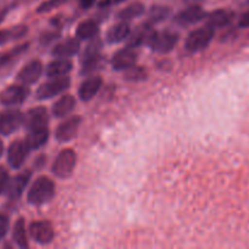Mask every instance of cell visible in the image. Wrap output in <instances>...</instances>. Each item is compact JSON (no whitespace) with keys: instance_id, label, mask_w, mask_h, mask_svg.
Masks as SVG:
<instances>
[{"instance_id":"obj_1","label":"cell","mask_w":249,"mask_h":249,"mask_svg":"<svg viewBox=\"0 0 249 249\" xmlns=\"http://www.w3.org/2000/svg\"><path fill=\"white\" fill-rule=\"evenodd\" d=\"M55 196V182L48 177H40L33 182L27 195V201L33 206H41Z\"/></svg>"},{"instance_id":"obj_2","label":"cell","mask_w":249,"mask_h":249,"mask_svg":"<svg viewBox=\"0 0 249 249\" xmlns=\"http://www.w3.org/2000/svg\"><path fill=\"white\" fill-rule=\"evenodd\" d=\"M178 41H179V36L174 32L153 31L146 40V44L155 53H167L175 48Z\"/></svg>"},{"instance_id":"obj_3","label":"cell","mask_w":249,"mask_h":249,"mask_svg":"<svg viewBox=\"0 0 249 249\" xmlns=\"http://www.w3.org/2000/svg\"><path fill=\"white\" fill-rule=\"evenodd\" d=\"M214 31L215 29L207 26V24L204 27H201V28H197L195 31H192L187 36L186 40H185V48H186V50L189 53H198V51H202L203 49H206L211 44V41L213 40Z\"/></svg>"},{"instance_id":"obj_4","label":"cell","mask_w":249,"mask_h":249,"mask_svg":"<svg viewBox=\"0 0 249 249\" xmlns=\"http://www.w3.org/2000/svg\"><path fill=\"white\" fill-rule=\"evenodd\" d=\"M75 163H77V156H75L74 151L72 148L62 150L56 157L53 168H51L53 174L60 179H66L73 173Z\"/></svg>"},{"instance_id":"obj_5","label":"cell","mask_w":249,"mask_h":249,"mask_svg":"<svg viewBox=\"0 0 249 249\" xmlns=\"http://www.w3.org/2000/svg\"><path fill=\"white\" fill-rule=\"evenodd\" d=\"M71 87V79L68 77H58L51 78L49 82L43 83L40 87L36 89V97L38 100H48L56 95L61 94L65 90H67Z\"/></svg>"},{"instance_id":"obj_6","label":"cell","mask_w":249,"mask_h":249,"mask_svg":"<svg viewBox=\"0 0 249 249\" xmlns=\"http://www.w3.org/2000/svg\"><path fill=\"white\" fill-rule=\"evenodd\" d=\"M24 116L18 109H7L0 112V134L10 135L23 124Z\"/></svg>"},{"instance_id":"obj_7","label":"cell","mask_w":249,"mask_h":249,"mask_svg":"<svg viewBox=\"0 0 249 249\" xmlns=\"http://www.w3.org/2000/svg\"><path fill=\"white\" fill-rule=\"evenodd\" d=\"M29 235L39 245H48L53 240V228L49 221H34L29 225Z\"/></svg>"},{"instance_id":"obj_8","label":"cell","mask_w":249,"mask_h":249,"mask_svg":"<svg viewBox=\"0 0 249 249\" xmlns=\"http://www.w3.org/2000/svg\"><path fill=\"white\" fill-rule=\"evenodd\" d=\"M29 90L23 85H11L0 92V104L4 106L21 105L27 99Z\"/></svg>"},{"instance_id":"obj_9","label":"cell","mask_w":249,"mask_h":249,"mask_svg":"<svg viewBox=\"0 0 249 249\" xmlns=\"http://www.w3.org/2000/svg\"><path fill=\"white\" fill-rule=\"evenodd\" d=\"M80 123H82V118L79 116H73L66 119L56 128L55 138L60 142H68V141L73 140L77 136Z\"/></svg>"},{"instance_id":"obj_10","label":"cell","mask_w":249,"mask_h":249,"mask_svg":"<svg viewBox=\"0 0 249 249\" xmlns=\"http://www.w3.org/2000/svg\"><path fill=\"white\" fill-rule=\"evenodd\" d=\"M29 151L31 150L27 146L26 141L15 140L7 150V162H9L10 167L14 168V169L21 168L26 160L27 156H28Z\"/></svg>"},{"instance_id":"obj_11","label":"cell","mask_w":249,"mask_h":249,"mask_svg":"<svg viewBox=\"0 0 249 249\" xmlns=\"http://www.w3.org/2000/svg\"><path fill=\"white\" fill-rule=\"evenodd\" d=\"M24 126L27 130H34V129L48 128L49 116L45 107H34L26 113L23 119Z\"/></svg>"},{"instance_id":"obj_12","label":"cell","mask_w":249,"mask_h":249,"mask_svg":"<svg viewBox=\"0 0 249 249\" xmlns=\"http://www.w3.org/2000/svg\"><path fill=\"white\" fill-rule=\"evenodd\" d=\"M207 12L202 9L198 5H192V6L186 7L182 11H180L177 16L174 17L175 23L180 24V26L187 27L190 24L198 23L202 19L207 18Z\"/></svg>"},{"instance_id":"obj_13","label":"cell","mask_w":249,"mask_h":249,"mask_svg":"<svg viewBox=\"0 0 249 249\" xmlns=\"http://www.w3.org/2000/svg\"><path fill=\"white\" fill-rule=\"evenodd\" d=\"M136 61H138V53L135 51V49L126 46V48L122 49L118 53H114L111 63L113 70L125 71L135 66Z\"/></svg>"},{"instance_id":"obj_14","label":"cell","mask_w":249,"mask_h":249,"mask_svg":"<svg viewBox=\"0 0 249 249\" xmlns=\"http://www.w3.org/2000/svg\"><path fill=\"white\" fill-rule=\"evenodd\" d=\"M41 72H43V65L40 61L33 60L27 63L23 68L17 74V80L22 84H33L40 78Z\"/></svg>"},{"instance_id":"obj_15","label":"cell","mask_w":249,"mask_h":249,"mask_svg":"<svg viewBox=\"0 0 249 249\" xmlns=\"http://www.w3.org/2000/svg\"><path fill=\"white\" fill-rule=\"evenodd\" d=\"M102 83H104V80L100 75H92V77L87 78L80 84L79 90H78V95H79L80 100L87 102L94 99L97 92L100 91V89H101Z\"/></svg>"},{"instance_id":"obj_16","label":"cell","mask_w":249,"mask_h":249,"mask_svg":"<svg viewBox=\"0 0 249 249\" xmlns=\"http://www.w3.org/2000/svg\"><path fill=\"white\" fill-rule=\"evenodd\" d=\"M80 43L75 38H68L61 43L56 44L55 48L53 49V55L58 58H67L77 55L79 51Z\"/></svg>"},{"instance_id":"obj_17","label":"cell","mask_w":249,"mask_h":249,"mask_svg":"<svg viewBox=\"0 0 249 249\" xmlns=\"http://www.w3.org/2000/svg\"><path fill=\"white\" fill-rule=\"evenodd\" d=\"M29 179H31V173L26 172L22 173V174L16 175L11 181H9L7 185L6 194L9 196V198L11 199H17L21 197V195L23 194L24 189L28 185Z\"/></svg>"},{"instance_id":"obj_18","label":"cell","mask_w":249,"mask_h":249,"mask_svg":"<svg viewBox=\"0 0 249 249\" xmlns=\"http://www.w3.org/2000/svg\"><path fill=\"white\" fill-rule=\"evenodd\" d=\"M235 14L230 10H215L207 15V26L214 29L223 28L232 22Z\"/></svg>"},{"instance_id":"obj_19","label":"cell","mask_w":249,"mask_h":249,"mask_svg":"<svg viewBox=\"0 0 249 249\" xmlns=\"http://www.w3.org/2000/svg\"><path fill=\"white\" fill-rule=\"evenodd\" d=\"M130 26L126 21H122L119 23L113 24L111 28L108 29L106 34L107 43L109 44H117L121 43V41L125 40L126 38H129L130 36Z\"/></svg>"},{"instance_id":"obj_20","label":"cell","mask_w":249,"mask_h":249,"mask_svg":"<svg viewBox=\"0 0 249 249\" xmlns=\"http://www.w3.org/2000/svg\"><path fill=\"white\" fill-rule=\"evenodd\" d=\"M72 62L70 60H67V58H57V60L49 63L48 68H46V75L49 78L65 77L66 74H68L72 71Z\"/></svg>"},{"instance_id":"obj_21","label":"cell","mask_w":249,"mask_h":249,"mask_svg":"<svg viewBox=\"0 0 249 249\" xmlns=\"http://www.w3.org/2000/svg\"><path fill=\"white\" fill-rule=\"evenodd\" d=\"M75 107V99L72 95H63L53 104V114L57 118H62L70 114Z\"/></svg>"},{"instance_id":"obj_22","label":"cell","mask_w":249,"mask_h":249,"mask_svg":"<svg viewBox=\"0 0 249 249\" xmlns=\"http://www.w3.org/2000/svg\"><path fill=\"white\" fill-rule=\"evenodd\" d=\"M49 139V129L40 128L29 130V134L26 138V143L29 147V150H38L41 146L45 145V142Z\"/></svg>"},{"instance_id":"obj_23","label":"cell","mask_w":249,"mask_h":249,"mask_svg":"<svg viewBox=\"0 0 249 249\" xmlns=\"http://www.w3.org/2000/svg\"><path fill=\"white\" fill-rule=\"evenodd\" d=\"M97 32H99V24L95 19H85V21L80 22L77 27L75 34L82 40H88V39H92L96 36Z\"/></svg>"},{"instance_id":"obj_24","label":"cell","mask_w":249,"mask_h":249,"mask_svg":"<svg viewBox=\"0 0 249 249\" xmlns=\"http://www.w3.org/2000/svg\"><path fill=\"white\" fill-rule=\"evenodd\" d=\"M27 32H28V28L24 24H18V26H15L10 29L0 31V45L9 43V41L23 38L27 34Z\"/></svg>"},{"instance_id":"obj_25","label":"cell","mask_w":249,"mask_h":249,"mask_svg":"<svg viewBox=\"0 0 249 249\" xmlns=\"http://www.w3.org/2000/svg\"><path fill=\"white\" fill-rule=\"evenodd\" d=\"M143 12H145V5L141 4V2H133V4L122 9L117 14V18L128 22L130 19L136 18V17H140Z\"/></svg>"},{"instance_id":"obj_26","label":"cell","mask_w":249,"mask_h":249,"mask_svg":"<svg viewBox=\"0 0 249 249\" xmlns=\"http://www.w3.org/2000/svg\"><path fill=\"white\" fill-rule=\"evenodd\" d=\"M12 240L18 247L27 248L28 247V240H27L26 233V224H24L23 218H18L14 225V231H12Z\"/></svg>"},{"instance_id":"obj_27","label":"cell","mask_w":249,"mask_h":249,"mask_svg":"<svg viewBox=\"0 0 249 249\" xmlns=\"http://www.w3.org/2000/svg\"><path fill=\"white\" fill-rule=\"evenodd\" d=\"M29 44H22V45H18V46H15L14 49H11V50L6 51V53H1L0 55V68H4L6 67V66L11 65L14 61H16L17 58L19 57V56L22 55V53H24V51L28 49Z\"/></svg>"},{"instance_id":"obj_28","label":"cell","mask_w":249,"mask_h":249,"mask_svg":"<svg viewBox=\"0 0 249 249\" xmlns=\"http://www.w3.org/2000/svg\"><path fill=\"white\" fill-rule=\"evenodd\" d=\"M170 14V9L167 6H160V5H156L152 6L150 10V14H148V21L151 24L158 23V22H162L163 19L167 18Z\"/></svg>"},{"instance_id":"obj_29","label":"cell","mask_w":249,"mask_h":249,"mask_svg":"<svg viewBox=\"0 0 249 249\" xmlns=\"http://www.w3.org/2000/svg\"><path fill=\"white\" fill-rule=\"evenodd\" d=\"M147 78V72L145 68L139 67V66H133V67L125 70V74H124V79L128 82H142Z\"/></svg>"},{"instance_id":"obj_30","label":"cell","mask_w":249,"mask_h":249,"mask_svg":"<svg viewBox=\"0 0 249 249\" xmlns=\"http://www.w3.org/2000/svg\"><path fill=\"white\" fill-rule=\"evenodd\" d=\"M101 46H102V43L100 39L92 38V40L90 41L89 45L85 48L84 53H83L82 62L85 60H89V58H94V57H97V56H100V50H101Z\"/></svg>"},{"instance_id":"obj_31","label":"cell","mask_w":249,"mask_h":249,"mask_svg":"<svg viewBox=\"0 0 249 249\" xmlns=\"http://www.w3.org/2000/svg\"><path fill=\"white\" fill-rule=\"evenodd\" d=\"M67 1L68 0H46V1H44L43 4H40V6H39L38 10H36V12H39V14H43V12L51 11V10L61 6V5H63L65 2H67Z\"/></svg>"},{"instance_id":"obj_32","label":"cell","mask_w":249,"mask_h":249,"mask_svg":"<svg viewBox=\"0 0 249 249\" xmlns=\"http://www.w3.org/2000/svg\"><path fill=\"white\" fill-rule=\"evenodd\" d=\"M9 181V173H7V170L4 167H0V195L6 191Z\"/></svg>"},{"instance_id":"obj_33","label":"cell","mask_w":249,"mask_h":249,"mask_svg":"<svg viewBox=\"0 0 249 249\" xmlns=\"http://www.w3.org/2000/svg\"><path fill=\"white\" fill-rule=\"evenodd\" d=\"M9 230V218L4 214H0V241L6 236Z\"/></svg>"},{"instance_id":"obj_34","label":"cell","mask_w":249,"mask_h":249,"mask_svg":"<svg viewBox=\"0 0 249 249\" xmlns=\"http://www.w3.org/2000/svg\"><path fill=\"white\" fill-rule=\"evenodd\" d=\"M238 26L242 27V28H247V27H249V10L248 11H246L245 14L240 17Z\"/></svg>"},{"instance_id":"obj_35","label":"cell","mask_w":249,"mask_h":249,"mask_svg":"<svg viewBox=\"0 0 249 249\" xmlns=\"http://www.w3.org/2000/svg\"><path fill=\"white\" fill-rule=\"evenodd\" d=\"M124 1V0H101L100 1V7H107L112 4H118V2Z\"/></svg>"},{"instance_id":"obj_36","label":"cell","mask_w":249,"mask_h":249,"mask_svg":"<svg viewBox=\"0 0 249 249\" xmlns=\"http://www.w3.org/2000/svg\"><path fill=\"white\" fill-rule=\"evenodd\" d=\"M95 4V0H80V6L83 9H89Z\"/></svg>"},{"instance_id":"obj_37","label":"cell","mask_w":249,"mask_h":249,"mask_svg":"<svg viewBox=\"0 0 249 249\" xmlns=\"http://www.w3.org/2000/svg\"><path fill=\"white\" fill-rule=\"evenodd\" d=\"M2 152H4V145H2V141L0 140V157L2 156Z\"/></svg>"},{"instance_id":"obj_38","label":"cell","mask_w":249,"mask_h":249,"mask_svg":"<svg viewBox=\"0 0 249 249\" xmlns=\"http://www.w3.org/2000/svg\"><path fill=\"white\" fill-rule=\"evenodd\" d=\"M4 17H5V14H4V12H0V22L2 21V18H4Z\"/></svg>"}]
</instances>
